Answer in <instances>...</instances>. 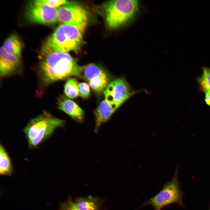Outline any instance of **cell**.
<instances>
[{
    "label": "cell",
    "mask_w": 210,
    "mask_h": 210,
    "mask_svg": "<svg viewBox=\"0 0 210 210\" xmlns=\"http://www.w3.org/2000/svg\"><path fill=\"white\" fill-rule=\"evenodd\" d=\"M38 76L45 86L71 76L80 77L81 67L69 53L44 46L39 55Z\"/></svg>",
    "instance_id": "obj_1"
},
{
    "label": "cell",
    "mask_w": 210,
    "mask_h": 210,
    "mask_svg": "<svg viewBox=\"0 0 210 210\" xmlns=\"http://www.w3.org/2000/svg\"><path fill=\"white\" fill-rule=\"evenodd\" d=\"M65 120L57 118L49 112L43 111L31 119L23 131L30 149L37 147L60 127H64Z\"/></svg>",
    "instance_id": "obj_2"
},
{
    "label": "cell",
    "mask_w": 210,
    "mask_h": 210,
    "mask_svg": "<svg viewBox=\"0 0 210 210\" xmlns=\"http://www.w3.org/2000/svg\"><path fill=\"white\" fill-rule=\"evenodd\" d=\"M85 29L62 24L56 28L43 45L55 51L77 52L83 43Z\"/></svg>",
    "instance_id": "obj_3"
},
{
    "label": "cell",
    "mask_w": 210,
    "mask_h": 210,
    "mask_svg": "<svg viewBox=\"0 0 210 210\" xmlns=\"http://www.w3.org/2000/svg\"><path fill=\"white\" fill-rule=\"evenodd\" d=\"M136 0H116L109 1L104 6L106 21L112 29L118 28L130 21L137 10Z\"/></svg>",
    "instance_id": "obj_4"
},
{
    "label": "cell",
    "mask_w": 210,
    "mask_h": 210,
    "mask_svg": "<svg viewBox=\"0 0 210 210\" xmlns=\"http://www.w3.org/2000/svg\"><path fill=\"white\" fill-rule=\"evenodd\" d=\"M22 42L16 35L5 39L0 50V75L4 77L16 71L21 62Z\"/></svg>",
    "instance_id": "obj_5"
},
{
    "label": "cell",
    "mask_w": 210,
    "mask_h": 210,
    "mask_svg": "<svg viewBox=\"0 0 210 210\" xmlns=\"http://www.w3.org/2000/svg\"><path fill=\"white\" fill-rule=\"evenodd\" d=\"M178 172L176 168L172 179L165 183L158 193L145 201L139 208L150 205L153 210H162L172 204H181V196L178 179Z\"/></svg>",
    "instance_id": "obj_6"
},
{
    "label": "cell",
    "mask_w": 210,
    "mask_h": 210,
    "mask_svg": "<svg viewBox=\"0 0 210 210\" xmlns=\"http://www.w3.org/2000/svg\"><path fill=\"white\" fill-rule=\"evenodd\" d=\"M58 10L43 0L30 1L27 4L25 15L29 22L47 25H53L58 21Z\"/></svg>",
    "instance_id": "obj_7"
},
{
    "label": "cell",
    "mask_w": 210,
    "mask_h": 210,
    "mask_svg": "<svg viewBox=\"0 0 210 210\" xmlns=\"http://www.w3.org/2000/svg\"><path fill=\"white\" fill-rule=\"evenodd\" d=\"M58 21L63 24L85 28L88 20L86 10L76 2H68L58 9Z\"/></svg>",
    "instance_id": "obj_8"
},
{
    "label": "cell",
    "mask_w": 210,
    "mask_h": 210,
    "mask_svg": "<svg viewBox=\"0 0 210 210\" xmlns=\"http://www.w3.org/2000/svg\"><path fill=\"white\" fill-rule=\"evenodd\" d=\"M104 93L105 99L118 108L133 93L125 80L119 78L110 82Z\"/></svg>",
    "instance_id": "obj_9"
},
{
    "label": "cell",
    "mask_w": 210,
    "mask_h": 210,
    "mask_svg": "<svg viewBox=\"0 0 210 210\" xmlns=\"http://www.w3.org/2000/svg\"><path fill=\"white\" fill-rule=\"evenodd\" d=\"M58 108L64 112L73 120L78 123L83 121L84 112L78 105L70 99L60 96L57 102Z\"/></svg>",
    "instance_id": "obj_10"
},
{
    "label": "cell",
    "mask_w": 210,
    "mask_h": 210,
    "mask_svg": "<svg viewBox=\"0 0 210 210\" xmlns=\"http://www.w3.org/2000/svg\"><path fill=\"white\" fill-rule=\"evenodd\" d=\"M118 108L106 100L102 101L95 111V125L94 131L97 133L100 127L107 121Z\"/></svg>",
    "instance_id": "obj_11"
},
{
    "label": "cell",
    "mask_w": 210,
    "mask_h": 210,
    "mask_svg": "<svg viewBox=\"0 0 210 210\" xmlns=\"http://www.w3.org/2000/svg\"><path fill=\"white\" fill-rule=\"evenodd\" d=\"M103 201V199L91 195L87 197H78L74 199L79 210H99Z\"/></svg>",
    "instance_id": "obj_12"
},
{
    "label": "cell",
    "mask_w": 210,
    "mask_h": 210,
    "mask_svg": "<svg viewBox=\"0 0 210 210\" xmlns=\"http://www.w3.org/2000/svg\"><path fill=\"white\" fill-rule=\"evenodd\" d=\"M13 172L11 160L4 147L0 145V174L2 176H11Z\"/></svg>",
    "instance_id": "obj_13"
},
{
    "label": "cell",
    "mask_w": 210,
    "mask_h": 210,
    "mask_svg": "<svg viewBox=\"0 0 210 210\" xmlns=\"http://www.w3.org/2000/svg\"><path fill=\"white\" fill-rule=\"evenodd\" d=\"M105 73L100 66L91 63L81 67L80 77L88 82L92 79Z\"/></svg>",
    "instance_id": "obj_14"
},
{
    "label": "cell",
    "mask_w": 210,
    "mask_h": 210,
    "mask_svg": "<svg viewBox=\"0 0 210 210\" xmlns=\"http://www.w3.org/2000/svg\"><path fill=\"white\" fill-rule=\"evenodd\" d=\"M109 82V77L106 73L92 79L88 83L94 91L100 94L104 92L110 83Z\"/></svg>",
    "instance_id": "obj_15"
},
{
    "label": "cell",
    "mask_w": 210,
    "mask_h": 210,
    "mask_svg": "<svg viewBox=\"0 0 210 210\" xmlns=\"http://www.w3.org/2000/svg\"><path fill=\"white\" fill-rule=\"evenodd\" d=\"M202 69V73L196 80L200 90L205 94L210 92V68L204 66Z\"/></svg>",
    "instance_id": "obj_16"
},
{
    "label": "cell",
    "mask_w": 210,
    "mask_h": 210,
    "mask_svg": "<svg viewBox=\"0 0 210 210\" xmlns=\"http://www.w3.org/2000/svg\"><path fill=\"white\" fill-rule=\"evenodd\" d=\"M64 92L69 99H75L79 96V83L76 79L70 78L67 80L64 87Z\"/></svg>",
    "instance_id": "obj_17"
},
{
    "label": "cell",
    "mask_w": 210,
    "mask_h": 210,
    "mask_svg": "<svg viewBox=\"0 0 210 210\" xmlns=\"http://www.w3.org/2000/svg\"><path fill=\"white\" fill-rule=\"evenodd\" d=\"M59 210H79L71 196H69L67 200L60 204Z\"/></svg>",
    "instance_id": "obj_18"
},
{
    "label": "cell",
    "mask_w": 210,
    "mask_h": 210,
    "mask_svg": "<svg viewBox=\"0 0 210 210\" xmlns=\"http://www.w3.org/2000/svg\"><path fill=\"white\" fill-rule=\"evenodd\" d=\"M79 95L83 98H88L90 94L89 85L87 83L81 82L79 83Z\"/></svg>",
    "instance_id": "obj_19"
},
{
    "label": "cell",
    "mask_w": 210,
    "mask_h": 210,
    "mask_svg": "<svg viewBox=\"0 0 210 210\" xmlns=\"http://www.w3.org/2000/svg\"><path fill=\"white\" fill-rule=\"evenodd\" d=\"M43 1L50 6L55 8L63 5L67 2L64 0H43Z\"/></svg>",
    "instance_id": "obj_20"
},
{
    "label": "cell",
    "mask_w": 210,
    "mask_h": 210,
    "mask_svg": "<svg viewBox=\"0 0 210 210\" xmlns=\"http://www.w3.org/2000/svg\"><path fill=\"white\" fill-rule=\"evenodd\" d=\"M205 101L206 104L210 106V92L205 94Z\"/></svg>",
    "instance_id": "obj_21"
},
{
    "label": "cell",
    "mask_w": 210,
    "mask_h": 210,
    "mask_svg": "<svg viewBox=\"0 0 210 210\" xmlns=\"http://www.w3.org/2000/svg\"><path fill=\"white\" fill-rule=\"evenodd\" d=\"M209 210H210V209H209Z\"/></svg>",
    "instance_id": "obj_22"
}]
</instances>
